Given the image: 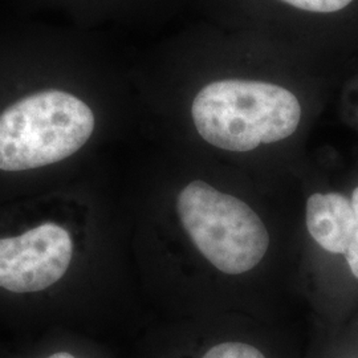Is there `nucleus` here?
Listing matches in <instances>:
<instances>
[{
    "label": "nucleus",
    "mask_w": 358,
    "mask_h": 358,
    "mask_svg": "<svg viewBox=\"0 0 358 358\" xmlns=\"http://www.w3.org/2000/svg\"><path fill=\"white\" fill-rule=\"evenodd\" d=\"M192 115L206 142L242 153L291 137L299 128L301 106L294 93L280 85L230 78L201 90Z\"/></svg>",
    "instance_id": "obj_1"
},
{
    "label": "nucleus",
    "mask_w": 358,
    "mask_h": 358,
    "mask_svg": "<svg viewBox=\"0 0 358 358\" xmlns=\"http://www.w3.org/2000/svg\"><path fill=\"white\" fill-rule=\"evenodd\" d=\"M94 130V115L76 96L44 90L0 115V170L24 171L78 152Z\"/></svg>",
    "instance_id": "obj_2"
},
{
    "label": "nucleus",
    "mask_w": 358,
    "mask_h": 358,
    "mask_svg": "<svg viewBox=\"0 0 358 358\" xmlns=\"http://www.w3.org/2000/svg\"><path fill=\"white\" fill-rule=\"evenodd\" d=\"M177 211L198 251L223 273H245L268 251V231L255 211L203 180L190 182L179 192Z\"/></svg>",
    "instance_id": "obj_3"
},
{
    "label": "nucleus",
    "mask_w": 358,
    "mask_h": 358,
    "mask_svg": "<svg viewBox=\"0 0 358 358\" xmlns=\"http://www.w3.org/2000/svg\"><path fill=\"white\" fill-rule=\"evenodd\" d=\"M72 255L69 232L53 223L0 238V288L15 294L47 289L64 276Z\"/></svg>",
    "instance_id": "obj_4"
},
{
    "label": "nucleus",
    "mask_w": 358,
    "mask_h": 358,
    "mask_svg": "<svg viewBox=\"0 0 358 358\" xmlns=\"http://www.w3.org/2000/svg\"><path fill=\"white\" fill-rule=\"evenodd\" d=\"M307 229L327 255L337 257L358 285V219L343 192H315L307 201Z\"/></svg>",
    "instance_id": "obj_5"
},
{
    "label": "nucleus",
    "mask_w": 358,
    "mask_h": 358,
    "mask_svg": "<svg viewBox=\"0 0 358 358\" xmlns=\"http://www.w3.org/2000/svg\"><path fill=\"white\" fill-rule=\"evenodd\" d=\"M196 358H272L268 349L255 341L239 337H226L211 341L199 350Z\"/></svg>",
    "instance_id": "obj_6"
},
{
    "label": "nucleus",
    "mask_w": 358,
    "mask_h": 358,
    "mask_svg": "<svg viewBox=\"0 0 358 358\" xmlns=\"http://www.w3.org/2000/svg\"><path fill=\"white\" fill-rule=\"evenodd\" d=\"M321 353L319 358H358V324L329 340Z\"/></svg>",
    "instance_id": "obj_7"
},
{
    "label": "nucleus",
    "mask_w": 358,
    "mask_h": 358,
    "mask_svg": "<svg viewBox=\"0 0 358 358\" xmlns=\"http://www.w3.org/2000/svg\"><path fill=\"white\" fill-rule=\"evenodd\" d=\"M294 8L309 13H332L346 8L353 0H282Z\"/></svg>",
    "instance_id": "obj_8"
},
{
    "label": "nucleus",
    "mask_w": 358,
    "mask_h": 358,
    "mask_svg": "<svg viewBox=\"0 0 358 358\" xmlns=\"http://www.w3.org/2000/svg\"><path fill=\"white\" fill-rule=\"evenodd\" d=\"M43 358H80L73 350L69 349H56L47 353Z\"/></svg>",
    "instance_id": "obj_9"
},
{
    "label": "nucleus",
    "mask_w": 358,
    "mask_h": 358,
    "mask_svg": "<svg viewBox=\"0 0 358 358\" xmlns=\"http://www.w3.org/2000/svg\"><path fill=\"white\" fill-rule=\"evenodd\" d=\"M349 201H350V205L353 207V211L356 214V217L358 219V183L355 186V189L350 192L349 195Z\"/></svg>",
    "instance_id": "obj_10"
}]
</instances>
